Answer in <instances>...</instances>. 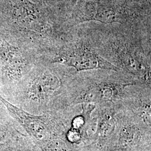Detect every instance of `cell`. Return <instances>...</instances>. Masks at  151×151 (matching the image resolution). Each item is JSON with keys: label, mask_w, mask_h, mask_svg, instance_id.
<instances>
[{"label": "cell", "mask_w": 151, "mask_h": 151, "mask_svg": "<svg viewBox=\"0 0 151 151\" xmlns=\"http://www.w3.org/2000/svg\"><path fill=\"white\" fill-rule=\"evenodd\" d=\"M53 62L72 67L78 72L100 69L114 71L119 70L118 67L85 45L76 46L60 53L54 59Z\"/></svg>", "instance_id": "obj_1"}, {"label": "cell", "mask_w": 151, "mask_h": 151, "mask_svg": "<svg viewBox=\"0 0 151 151\" xmlns=\"http://www.w3.org/2000/svg\"><path fill=\"white\" fill-rule=\"evenodd\" d=\"M0 100L32 138L41 145H45L50 140L51 130L44 117L28 113L9 102L1 96H0Z\"/></svg>", "instance_id": "obj_2"}, {"label": "cell", "mask_w": 151, "mask_h": 151, "mask_svg": "<svg viewBox=\"0 0 151 151\" xmlns=\"http://www.w3.org/2000/svg\"><path fill=\"white\" fill-rule=\"evenodd\" d=\"M62 86L60 78L52 72L47 71L39 75L32 82L27 96L32 101H44L49 99Z\"/></svg>", "instance_id": "obj_3"}, {"label": "cell", "mask_w": 151, "mask_h": 151, "mask_svg": "<svg viewBox=\"0 0 151 151\" xmlns=\"http://www.w3.org/2000/svg\"><path fill=\"white\" fill-rule=\"evenodd\" d=\"M1 53L6 72L11 78L17 79L23 73L25 63L22 53L18 48L7 42L1 44Z\"/></svg>", "instance_id": "obj_4"}, {"label": "cell", "mask_w": 151, "mask_h": 151, "mask_svg": "<svg viewBox=\"0 0 151 151\" xmlns=\"http://www.w3.org/2000/svg\"><path fill=\"white\" fill-rule=\"evenodd\" d=\"M38 15L37 12L30 6L22 4L19 6L15 10V16L19 22L27 27L37 25Z\"/></svg>", "instance_id": "obj_5"}, {"label": "cell", "mask_w": 151, "mask_h": 151, "mask_svg": "<svg viewBox=\"0 0 151 151\" xmlns=\"http://www.w3.org/2000/svg\"><path fill=\"white\" fill-rule=\"evenodd\" d=\"M81 134L78 130L76 129H72L68 132V139L72 143L76 142L80 139Z\"/></svg>", "instance_id": "obj_6"}]
</instances>
